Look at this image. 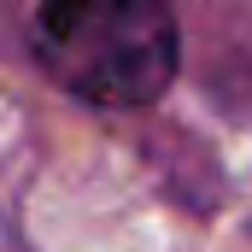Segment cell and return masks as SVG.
I'll use <instances>...</instances> for the list:
<instances>
[{"mask_svg": "<svg viewBox=\"0 0 252 252\" xmlns=\"http://www.w3.org/2000/svg\"><path fill=\"white\" fill-rule=\"evenodd\" d=\"M30 53L70 100L141 112L176 82L182 30L170 0H35Z\"/></svg>", "mask_w": 252, "mask_h": 252, "instance_id": "obj_1", "label": "cell"}]
</instances>
